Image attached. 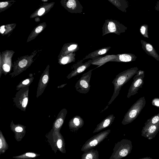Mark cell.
<instances>
[{
	"label": "cell",
	"instance_id": "cell-1",
	"mask_svg": "<svg viewBox=\"0 0 159 159\" xmlns=\"http://www.w3.org/2000/svg\"><path fill=\"white\" fill-rule=\"evenodd\" d=\"M138 70L137 67H132L121 72L116 76L112 82L114 86V92L107 106L114 101L119 95L121 87L137 73Z\"/></svg>",
	"mask_w": 159,
	"mask_h": 159
},
{
	"label": "cell",
	"instance_id": "cell-2",
	"mask_svg": "<svg viewBox=\"0 0 159 159\" xmlns=\"http://www.w3.org/2000/svg\"><path fill=\"white\" fill-rule=\"evenodd\" d=\"M146 103L145 98L142 97L138 99L130 107L125 114L122 121L123 125L131 123L139 115Z\"/></svg>",
	"mask_w": 159,
	"mask_h": 159
},
{
	"label": "cell",
	"instance_id": "cell-3",
	"mask_svg": "<svg viewBox=\"0 0 159 159\" xmlns=\"http://www.w3.org/2000/svg\"><path fill=\"white\" fill-rule=\"evenodd\" d=\"M132 149V142L127 139H123L115 143L113 152L109 159H121L131 153Z\"/></svg>",
	"mask_w": 159,
	"mask_h": 159
},
{
	"label": "cell",
	"instance_id": "cell-4",
	"mask_svg": "<svg viewBox=\"0 0 159 159\" xmlns=\"http://www.w3.org/2000/svg\"><path fill=\"white\" fill-rule=\"evenodd\" d=\"M127 28L119 21L112 19H107L102 27V36L107 34L113 33L120 35L124 33Z\"/></svg>",
	"mask_w": 159,
	"mask_h": 159
},
{
	"label": "cell",
	"instance_id": "cell-5",
	"mask_svg": "<svg viewBox=\"0 0 159 159\" xmlns=\"http://www.w3.org/2000/svg\"><path fill=\"white\" fill-rule=\"evenodd\" d=\"M111 131V130L109 129L94 135L85 142L81 151L84 152L93 149L105 139Z\"/></svg>",
	"mask_w": 159,
	"mask_h": 159
},
{
	"label": "cell",
	"instance_id": "cell-6",
	"mask_svg": "<svg viewBox=\"0 0 159 159\" xmlns=\"http://www.w3.org/2000/svg\"><path fill=\"white\" fill-rule=\"evenodd\" d=\"M93 70V69H91L83 74L77 81L75 87L78 92L81 93L86 94L89 91L91 87L90 82L92 71Z\"/></svg>",
	"mask_w": 159,
	"mask_h": 159
},
{
	"label": "cell",
	"instance_id": "cell-7",
	"mask_svg": "<svg viewBox=\"0 0 159 159\" xmlns=\"http://www.w3.org/2000/svg\"><path fill=\"white\" fill-rule=\"evenodd\" d=\"M61 4L68 12L73 13H81L83 7L78 0H61Z\"/></svg>",
	"mask_w": 159,
	"mask_h": 159
},
{
	"label": "cell",
	"instance_id": "cell-8",
	"mask_svg": "<svg viewBox=\"0 0 159 159\" xmlns=\"http://www.w3.org/2000/svg\"><path fill=\"white\" fill-rule=\"evenodd\" d=\"M159 131V122L156 124L144 125L141 131L142 136L151 140Z\"/></svg>",
	"mask_w": 159,
	"mask_h": 159
},
{
	"label": "cell",
	"instance_id": "cell-9",
	"mask_svg": "<svg viewBox=\"0 0 159 159\" xmlns=\"http://www.w3.org/2000/svg\"><path fill=\"white\" fill-rule=\"evenodd\" d=\"M144 76L145 74H144L139 77L133 79V81L129 87L127 96L128 98H129L131 96L137 93L139 89L142 88L144 84L143 79Z\"/></svg>",
	"mask_w": 159,
	"mask_h": 159
},
{
	"label": "cell",
	"instance_id": "cell-10",
	"mask_svg": "<svg viewBox=\"0 0 159 159\" xmlns=\"http://www.w3.org/2000/svg\"><path fill=\"white\" fill-rule=\"evenodd\" d=\"M55 3L54 2L43 3L30 16V18H33L45 15L53 7Z\"/></svg>",
	"mask_w": 159,
	"mask_h": 159
},
{
	"label": "cell",
	"instance_id": "cell-11",
	"mask_svg": "<svg viewBox=\"0 0 159 159\" xmlns=\"http://www.w3.org/2000/svg\"><path fill=\"white\" fill-rule=\"evenodd\" d=\"M142 48L146 53L159 61V55L153 46L150 43L143 40H140Z\"/></svg>",
	"mask_w": 159,
	"mask_h": 159
},
{
	"label": "cell",
	"instance_id": "cell-12",
	"mask_svg": "<svg viewBox=\"0 0 159 159\" xmlns=\"http://www.w3.org/2000/svg\"><path fill=\"white\" fill-rule=\"evenodd\" d=\"M116 57V55H109L95 57V58L96 59L92 61L91 64L98 66L96 68H97L108 62L114 61V60Z\"/></svg>",
	"mask_w": 159,
	"mask_h": 159
},
{
	"label": "cell",
	"instance_id": "cell-13",
	"mask_svg": "<svg viewBox=\"0 0 159 159\" xmlns=\"http://www.w3.org/2000/svg\"><path fill=\"white\" fill-rule=\"evenodd\" d=\"M115 119L113 114H111L107 117L101 122L97 125L96 127L93 131L94 133L98 132L105 128L110 126Z\"/></svg>",
	"mask_w": 159,
	"mask_h": 159
},
{
	"label": "cell",
	"instance_id": "cell-14",
	"mask_svg": "<svg viewBox=\"0 0 159 159\" xmlns=\"http://www.w3.org/2000/svg\"><path fill=\"white\" fill-rule=\"evenodd\" d=\"M84 121L82 118L79 116H76L70 120L69 126L73 132L77 131L84 125Z\"/></svg>",
	"mask_w": 159,
	"mask_h": 159
},
{
	"label": "cell",
	"instance_id": "cell-15",
	"mask_svg": "<svg viewBox=\"0 0 159 159\" xmlns=\"http://www.w3.org/2000/svg\"><path fill=\"white\" fill-rule=\"evenodd\" d=\"M114 61L117 62H129L135 61L137 57L132 53H124L116 55Z\"/></svg>",
	"mask_w": 159,
	"mask_h": 159
},
{
	"label": "cell",
	"instance_id": "cell-16",
	"mask_svg": "<svg viewBox=\"0 0 159 159\" xmlns=\"http://www.w3.org/2000/svg\"><path fill=\"white\" fill-rule=\"evenodd\" d=\"M92 61L91 59L77 66L70 74V78L76 76L84 71L91 65Z\"/></svg>",
	"mask_w": 159,
	"mask_h": 159
},
{
	"label": "cell",
	"instance_id": "cell-17",
	"mask_svg": "<svg viewBox=\"0 0 159 159\" xmlns=\"http://www.w3.org/2000/svg\"><path fill=\"white\" fill-rule=\"evenodd\" d=\"M111 48V47L109 46L99 48L89 54L83 59L84 60L89 58L93 59L95 57L102 56L107 53Z\"/></svg>",
	"mask_w": 159,
	"mask_h": 159
},
{
	"label": "cell",
	"instance_id": "cell-18",
	"mask_svg": "<svg viewBox=\"0 0 159 159\" xmlns=\"http://www.w3.org/2000/svg\"><path fill=\"white\" fill-rule=\"evenodd\" d=\"M118 9L123 12H126L129 4L127 0H107Z\"/></svg>",
	"mask_w": 159,
	"mask_h": 159
},
{
	"label": "cell",
	"instance_id": "cell-19",
	"mask_svg": "<svg viewBox=\"0 0 159 159\" xmlns=\"http://www.w3.org/2000/svg\"><path fill=\"white\" fill-rule=\"evenodd\" d=\"M81 159H99L98 152L97 150L90 149L84 153L81 156Z\"/></svg>",
	"mask_w": 159,
	"mask_h": 159
},
{
	"label": "cell",
	"instance_id": "cell-20",
	"mask_svg": "<svg viewBox=\"0 0 159 159\" xmlns=\"http://www.w3.org/2000/svg\"><path fill=\"white\" fill-rule=\"evenodd\" d=\"M16 1L14 0H8L0 2V12L3 11L12 6Z\"/></svg>",
	"mask_w": 159,
	"mask_h": 159
},
{
	"label": "cell",
	"instance_id": "cell-21",
	"mask_svg": "<svg viewBox=\"0 0 159 159\" xmlns=\"http://www.w3.org/2000/svg\"><path fill=\"white\" fill-rule=\"evenodd\" d=\"M158 122H159V113L148 119L144 123V125L156 124Z\"/></svg>",
	"mask_w": 159,
	"mask_h": 159
},
{
	"label": "cell",
	"instance_id": "cell-22",
	"mask_svg": "<svg viewBox=\"0 0 159 159\" xmlns=\"http://www.w3.org/2000/svg\"><path fill=\"white\" fill-rule=\"evenodd\" d=\"M148 25L143 24L141 25L140 27V31L141 34L143 37L149 38L148 32Z\"/></svg>",
	"mask_w": 159,
	"mask_h": 159
},
{
	"label": "cell",
	"instance_id": "cell-23",
	"mask_svg": "<svg viewBox=\"0 0 159 159\" xmlns=\"http://www.w3.org/2000/svg\"><path fill=\"white\" fill-rule=\"evenodd\" d=\"M63 120L62 118H59L57 120L55 123V127L57 128L60 127L63 124Z\"/></svg>",
	"mask_w": 159,
	"mask_h": 159
},
{
	"label": "cell",
	"instance_id": "cell-24",
	"mask_svg": "<svg viewBox=\"0 0 159 159\" xmlns=\"http://www.w3.org/2000/svg\"><path fill=\"white\" fill-rule=\"evenodd\" d=\"M152 104L153 106L159 107V98H154L152 102Z\"/></svg>",
	"mask_w": 159,
	"mask_h": 159
},
{
	"label": "cell",
	"instance_id": "cell-25",
	"mask_svg": "<svg viewBox=\"0 0 159 159\" xmlns=\"http://www.w3.org/2000/svg\"><path fill=\"white\" fill-rule=\"evenodd\" d=\"M27 63V61L26 60L23 59L19 62V65L21 68L25 67Z\"/></svg>",
	"mask_w": 159,
	"mask_h": 159
},
{
	"label": "cell",
	"instance_id": "cell-26",
	"mask_svg": "<svg viewBox=\"0 0 159 159\" xmlns=\"http://www.w3.org/2000/svg\"><path fill=\"white\" fill-rule=\"evenodd\" d=\"M84 60L83 59L78 61L76 62L75 64L72 66L73 69H74L78 66L81 65L84 61Z\"/></svg>",
	"mask_w": 159,
	"mask_h": 159
},
{
	"label": "cell",
	"instance_id": "cell-27",
	"mask_svg": "<svg viewBox=\"0 0 159 159\" xmlns=\"http://www.w3.org/2000/svg\"><path fill=\"white\" fill-rule=\"evenodd\" d=\"M2 67L3 69L6 72H8L10 70L9 66L6 64H4Z\"/></svg>",
	"mask_w": 159,
	"mask_h": 159
},
{
	"label": "cell",
	"instance_id": "cell-28",
	"mask_svg": "<svg viewBox=\"0 0 159 159\" xmlns=\"http://www.w3.org/2000/svg\"><path fill=\"white\" fill-rule=\"evenodd\" d=\"M63 144V142L62 141L61 139H59L57 143V147L59 148H61Z\"/></svg>",
	"mask_w": 159,
	"mask_h": 159
},
{
	"label": "cell",
	"instance_id": "cell-29",
	"mask_svg": "<svg viewBox=\"0 0 159 159\" xmlns=\"http://www.w3.org/2000/svg\"><path fill=\"white\" fill-rule=\"evenodd\" d=\"M48 76L47 75H45L43 76L42 78V82L43 84H46L48 81Z\"/></svg>",
	"mask_w": 159,
	"mask_h": 159
},
{
	"label": "cell",
	"instance_id": "cell-30",
	"mask_svg": "<svg viewBox=\"0 0 159 159\" xmlns=\"http://www.w3.org/2000/svg\"><path fill=\"white\" fill-rule=\"evenodd\" d=\"M28 102V98H25L23 100L22 105L23 107H25L27 105Z\"/></svg>",
	"mask_w": 159,
	"mask_h": 159
},
{
	"label": "cell",
	"instance_id": "cell-31",
	"mask_svg": "<svg viewBox=\"0 0 159 159\" xmlns=\"http://www.w3.org/2000/svg\"><path fill=\"white\" fill-rule=\"evenodd\" d=\"M25 155L27 156L32 157H34L36 156L35 154L30 152L27 153H26Z\"/></svg>",
	"mask_w": 159,
	"mask_h": 159
},
{
	"label": "cell",
	"instance_id": "cell-32",
	"mask_svg": "<svg viewBox=\"0 0 159 159\" xmlns=\"http://www.w3.org/2000/svg\"><path fill=\"white\" fill-rule=\"evenodd\" d=\"M15 130L16 132H20L23 131V128L21 127L18 126L15 128Z\"/></svg>",
	"mask_w": 159,
	"mask_h": 159
},
{
	"label": "cell",
	"instance_id": "cell-33",
	"mask_svg": "<svg viewBox=\"0 0 159 159\" xmlns=\"http://www.w3.org/2000/svg\"><path fill=\"white\" fill-rule=\"evenodd\" d=\"M154 8L156 11H159V0L156 3Z\"/></svg>",
	"mask_w": 159,
	"mask_h": 159
},
{
	"label": "cell",
	"instance_id": "cell-34",
	"mask_svg": "<svg viewBox=\"0 0 159 159\" xmlns=\"http://www.w3.org/2000/svg\"><path fill=\"white\" fill-rule=\"evenodd\" d=\"M30 82V80L29 79H26L24 80L22 83V84H28Z\"/></svg>",
	"mask_w": 159,
	"mask_h": 159
},
{
	"label": "cell",
	"instance_id": "cell-35",
	"mask_svg": "<svg viewBox=\"0 0 159 159\" xmlns=\"http://www.w3.org/2000/svg\"><path fill=\"white\" fill-rule=\"evenodd\" d=\"M35 21L36 22H39L40 21V19L39 17H37L35 18Z\"/></svg>",
	"mask_w": 159,
	"mask_h": 159
},
{
	"label": "cell",
	"instance_id": "cell-36",
	"mask_svg": "<svg viewBox=\"0 0 159 159\" xmlns=\"http://www.w3.org/2000/svg\"><path fill=\"white\" fill-rule=\"evenodd\" d=\"M2 140L1 139H0V148L1 149L2 148Z\"/></svg>",
	"mask_w": 159,
	"mask_h": 159
},
{
	"label": "cell",
	"instance_id": "cell-37",
	"mask_svg": "<svg viewBox=\"0 0 159 159\" xmlns=\"http://www.w3.org/2000/svg\"><path fill=\"white\" fill-rule=\"evenodd\" d=\"M41 1L42 2H47L48 1V0H41Z\"/></svg>",
	"mask_w": 159,
	"mask_h": 159
}]
</instances>
